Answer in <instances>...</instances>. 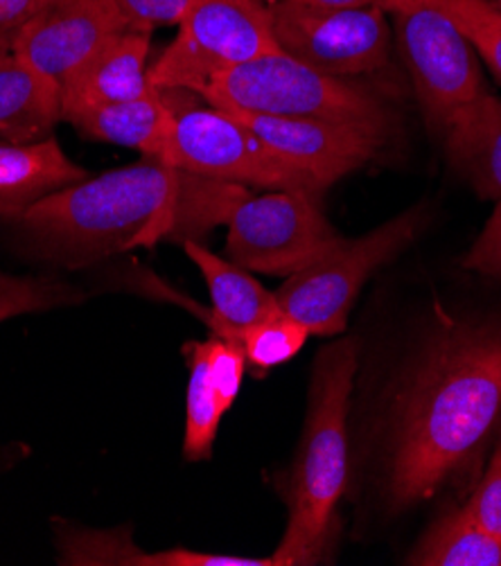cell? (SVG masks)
Wrapping results in <instances>:
<instances>
[{"label":"cell","instance_id":"cell-12","mask_svg":"<svg viewBox=\"0 0 501 566\" xmlns=\"http://www.w3.org/2000/svg\"><path fill=\"white\" fill-rule=\"evenodd\" d=\"M229 113L275 154L305 169L323 188L364 167L384 143V125Z\"/></svg>","mask_w":501,"mask_h":566},{"label":"cell","instance_id":"cell-16","mask_svg":"<svg viewBox=\"0 0 501 566\" xmlns=\"http://www.w3.org/2000/svg\"><path fill=\"white\" fill-rule=\"evenodd\" d=\"M62 120V84L12 50L0 54V140L39 143L54 136Z\"/></svg>","mask_w":501,"mask_h":566},{"label":"cell","instance_id":"cell-1","mask_svg":"<svg viewBox=\"0 0 501 566\" xmlns=\"http://www.w3.org/2000/svg\"><path fill=\"white\" fill-rule=\"evenodd\" d=\"M501 422V325H452L407 375L388 420L384 494L396 513L431 499Z\"/></svg>","mask_w":501,"mask_h":566},{"label":"cell","instance_id":"cell-14","mask_svg":"<svg viewBox=\"0 0 501 566\" xmlns=\"http://www.w3.org/2000/svg\"><path fill=\"white\" fill-rule=\"evenodd\" d=\"M152 32L125 30L108 39L62 82L64 123L73 113L145 97L158 88L149 82Z\"/></svg>","mask_w":501,"mask_h":566},{"label":"cell","instance_id":"cell-31","mask_svg":"<svg viewBox=\"0 0 501 566\" xmlns=\"http://www.w3.org/2000/svg\"><path fill=\"white\" fill-rule=\"evenodd\" d=\"M494 6L501 10V0H494Z\"/></svg>","mask_w":501,"mask_h":566},{"label":"cell","instance_id":"cell-13","mask_svg":"<svg viewBox=\"0 0 501 566\" xmlns=\"http://www.w3.org/2000/svg\"><path fill=\"white\" fill-rule=\"evenodd\" d=\"M188 361L184 459L201 463L212 457L219 422L236 405L247 370L244 350L221 336L190 342L184 348Z\"/></svg>","mask_w":501,"mask_h":566},{"label":"cell","instance_id":"cell-2","mask_svg":"<svg viewBox=\"0 0 501 566\" xmlns=\"http://www.w3.org/2000/svg\"><path fill=\"white\" fill-rule=\"evenodd\" d=\"M186 190L181 169L143 158L52 192L12 223L34 258L86 269L175 233Z\"/></svg>","mask_w":501,"mask_h":566},{"label":"cell","instance_id":"cell-29","mask_svg":"<svg viewBox=\"0 0 501 566\" xmlns=\"http://www.w3.org/2000/svg\"><path fill=\"white\" fill-rule=\"evenodd\" d=\"M39 6L41 0H0V54L12 50L17 34Z\"/></svg>","mask_w":501,"mask_h":566},{"label":"cell","instance_id":"cell-21","mask_svg":"<svg viewBox=\"0 0 501 566\" xmlns=\"http://www.w3.org/2000/svg\"><path fill=\"white\" fill-rule=\"evenodd\" d=\"M58 562L73 566H143L145 551L132 539V528H84L71 522H54Z\"/></svg>","mask_w":501,"mask_h":566},{"label":"cell","instance_id":"cell-15","mask_svg":"<svg viewBox=\"0 0 501 566\" xmlns=\"http://www.w3.org/2000/svg\"><path fill=\"white\" fill-rule=\"evenodd\" d=\"M88 177L54 136L28 145L0 140V221H17L36 201Z\"/></svg>","mask_w":501,"mask_h":566},{"label":"cell","instance_id":"cell-18","mask_svg":"<svg viewBox=\"0 0 501 566\" xmlns=\"http://www.w3.org/2000/svg\"><path fill=\"white\" fill-rule=\"evenodd\" d=\"M450 165L483 199L501 201V97L483 91L445 127Z\"/></svg>","mask_w":501,"mask_h":566},{"label":"cell","instance_id":"cell-17","mask_svg":"<svg viewBox=\"0 0 501 566\" xmlns=\"http://www.w3.org/2000/svg\"><path fill=\"white\" fill-rule=\"evenodd\" d=\"M184 249L206 280L212 301L210 325L217 336L238 344L244 329L281 312L275 294L267 292L251 271L215 255L195 240H186Z\"/></svg>","mask_w":501,"mask_h":566},{"label":"cell","instance_id":"cell-8","mask_svg":"<svg viewBox=\"0 0 501 566\" xmlns=\"http://www.w3.org/2000/svg\"><path fill=\"white\" fill-rule=\"evenodd\" d=\"M316 199L301 190L251 195L236 186L219 219L229 229L225 253L251 273L288 277L305 269L342 240Z\"/></svg>","mask_w":501,"mask_h":566},{"label":"cell","instance_id":"cell-30","mask_svg":"<svg viewBox=\"0 0 501 566\" xmlns=\"http://www.w3.org/2000/svg\"><path fill=\"white\" fill-rule=\"evenodd\" d=\"M294 3L334 8V10H364V8H382L386 0H294Z\"/></svg>","mask_w":501,"mask_h":566},{"label":"cell","instance_id":"cell-9","mask_svg":"<svg viewBox=\"0 0 501 566\" xmlns=\"http://www.w3.org/2000/svg\"><path fill=\"white\" fill-rule=\"evenodd\" d=\"M382 8L396 21L398 48L425 120L442 134L457 113L486 91L479 54L461 28L434 8L411 0H386Z\"/></svg>","mask_w":501,"mask_h":566},{"label":"cell","instance_id":"cell-11","mask_svg":"<svg viewBox=\"0 0 501 566\" xmlns=\"http://www.w3.org/2000/svg\"><path fill=\"white\" fill-rule=\"evenodd\" d=\"M132 30L114 0H41L12 52L54 82H64L108 39Z\"/></svg>","mask_w":501,"mask_h":566},{"label":"cell","instance_id":"cell-24","mask_svg":"<svg viewBox=\"0 0 501 566\" xmlns=\"http://www.w3.org/2000/svg\"><path fill=\"white\" fill-rule=\"evenodd\" d=\"M307 336L310 332L305 325H301L285 312H278L244 329L238 346L244 350L249 366L269 370L294 359L305 346Z\"/></svg>","mask_w":501,"mask_h":566},{"label":"cell","instance_id":"cell-26","mask_svg":"<svg viewBox=\"0 0 501 566\" xmlns=\"http://www.w3.org/2000/svg\"><path fill=\"white\" fill-rule=\"evenodd\" d=\"M132 30L154 32L156 28L179 25L190 0H114Z\"/></svg>","mask_w":501,"mask_h":566},{"label":"cell","instance_id":"cell-5","mask_svg":"<svg viewBox=\"0 0 501 566\" xmlns=\"http://www.w3.org/2000/svg\"><path fill=\"white\" fill-rule=\"evenodd\" d=\"M278 50L269 0H190L175 41L149 66V82L199 95L217 75Z\"/></svg>","mask_w":501,"mask_h":566},{"label":"cell","instance_id":"cell-27","mask_svg":"<svg viewBox=\"0 0 501 566\" xmlns=\"http://www.w3.org/2000/svg\"><path fill=\"white\" fill-rule=\"evenodd\" d=\"M143 566H275L273 557H244L225 553H203L190 548H167L145 553Z\"/></svg>","mask_w":501,"mask_h":566},{"label":"cell","instance_id":"cell-20","mask_svg":"<svg viewBox=\"0 0 501 566\" xmlns=\"http://www.w3.org/2000/svg\"><path fill=\"white\" fill-rule=\"evenodd\" d=\"M407 564L414 566H501V539L483 531L463 507L445 513L422 535Z\"/></svg>","mask_w":501,"mask_h":566},{"label":"cell","instance_id":"cell-22","mask_svg":"<svg viewBox=\"0 0 501 566\" xmlns=\"http://www.w3.org/2000/svg\"><path fill=\"white\" fill-rule=\"evenodd\" d=\"M86 292L54 275H12L0 269V323L17 316L73 307Z\"/></svg>","mask_w":501,"mask_h":566},{"label":"cell","instance_id":"cell-25","mask_svg":"<svg viewBox=\"0 0 501 566\" xmlns=\"http://www.w3.org/2000/svg\"><path fill=\"white\" fill-rule=\"evenodd\" d=\"M466 511L483 531L501 539V436Z\"/></svg>","mask_w":501,"mask_h":566},{"label":"cell","instance_id":"cell-4","mask_svg":"<svg viewBox=\"0 0 501 566\" xmlns=\"http://www.w3.org/2000/svg\"><path fill=\"white\" fill-rule=\"evenodd\" d=\"M206 104L275 118L386 125L379 95L355 82L301 64L283 50L217 75L201 91Z\"/></svg>","mask_w":501,"mask_h":566},{"label":"cell","instance_id":"cell-10","mask_svg":"<svg viewBox=\"0 0 501 566\" xmlns=\"http://www.w3.org/2000/svg\"><path fill=\"white\" fill-rule=\"evenodd\" d=\"M273 34L285 54L337 77L368 75L386 66L394 34L384 8L334 10L294 0H269Z\"/></svg>","mask_w":501,"mask_h":566},{"label":"cell","instance_id":"cell-3","mask_svg":"<svg viewBox=\"0 0 501 566\" xmlns=\"http://www.w3.org/2000/svg\"><path fill=\"white\" fill-rule=\"evenodd\" d=\"M359 370V344L346 336L314 357L307 413L288 481V526L273 551L275 566L323 559L334 511L351 474V402Z\"/></svg>","mask_w":501,"mask_h":566},{"label":"cell","instance_id":"cell-19","mask_svg":"<svg viewBox=\"0 0 501 566\" xmlns=\"http://www.w3.org/2000/svg\"><path fill=\"white\" fill-rule=\"evenodd\" d=\"M175 108L170 93L154 91L138 99L73 113L66 123L84 138L136 149L143 158L160 160L173 129Z\"/></svg>","mask_w":501,"mask_h":566},{"label":"cell","instance_id":"cell-6","mask_svg":"<svg viewBox=\"0 0 501 566\" xmlns=\"http://www.w3.org/2000/svg\"><path fill=\"white\" fill-rule=\"evenodd\" d=\"M160 163L186 175L262 190H301L319 197L325 188L305 169L264 145L229 111L177 106Z\"/></svg>","mask_w":501,"mask_h":566},{"label":"cell","instance_id":"cell-28","mask_svg":"<svg viewBox=\"0 0 501 566\" xmlns=\"http://www.w3.org/2000/svg\"><path fill=\"white\" fill-rule=\"evenodd\" d=\"M463 264L477 273L501 277V201L494 206L488 223L468 251Z\"/></svg>","mask_w":501,"mask_h":566},{"label":"cell","instance_id":"cell-7","mask_svg":"<svg viewBox=\"0 0 501 566\" xmlns=\"http://www.w3.org/2000/svg\"><path fill=\"white\" fill-rule=\"evenodd\" d=\"M420 223V208H411L362 238H342L312 264L288 275L275 292L281 312L316 336L344 332L364 282L416 240Z\"/></svg>","mask_w":501,"mask_h":566},{"label":"cell","instance_id":"cell-23","mask_svg":"<svg viewBox=\"0 0 501 566\" xmlns=\"http://www.w3.org/2000/svg\"><path fill=\"white\" fill-rule=\"evenodd\" d=\"M450 17L501 82V10L494 0H411Z\"/></svg>","mask_w":501,"mask_h":566}]
</instances>
